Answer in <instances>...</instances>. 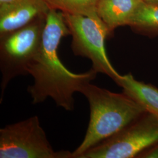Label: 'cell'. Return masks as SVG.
<instances>
[{"label": "cell", "mask_w": 158, "mask_h": 158, "mask_svg": "<svg viewBox=\"0 0 158 158\" xmlns=\"http://www.w3.org/2000/svg\"><path fill=\"white\" fill-rule=\"evenodd\" d=\"M138 158H158V142L144 151Z\"/></svg>", "instance_id": "7c38bea8"}, {"label": "cell", "mask_w": 158, "mask_h": 158, "mask_svg": "<svg viewBox=\"0 0 158 158\" xmlns=\"http://www.w3.org/2000/svg\"><path fill=\"white\" fill-rule=\"evenodd\" d=\"M80 93L88 100L90 114L84 139L72 152L73 158H80L86 151L114 135L147 112L124 93H114L90 82L84 85Z\"/></svg>", "instance_id": "7a4b0ae2"}, {"label": "cell", "mask_w": 158, "mask_h": 158, "mask_svg": "<svg viewBox=\"0 0 158 158\" xmlns=\"http://www.w3.org/2000/svg\"><path fill=\"white\" fill-rule=\"evenodd\" d=\"M158 142V118L145 112L79 158H138Z\"/></svg>", "instance_id": "277c9868"}, {"label": "cell", "mask_w": 158, "mask_h": 158, "mask_svg": "<svg viewBox=\"0 0 158 158\" xmlns=\"http://www.w3.org/2000/svg\"><path fill=\"white\" fill-rule=\"evenodd\" d=\"M128 25L148 34L158 33V5L142 2L130 19Z\"/></svg>", "instance_id": "30bf717a"}, {"label": "cell", "mask_w": 158, "mask_h": 158, "mask_svg": "<svg viewBox=\"0 0 158 158\" xmlns=\"http://www.w3.org/2000/svg\"><path fill=\"white\" fill-rule=\"evenodd\" d=\"M70 34L64 13L50 8L45 21L38 51L28 68L34 83L27 91L37 104L50 97L58 107L66 111L74 108V94L91 82L97 72L91 68L83 73H75L68 70L60 60L57 50L62 38Z\"/></svg>", "instance_id": "6da1fadb"}, {"label": "cell", "mask_w": 158, "mask_h": 158, "mask_svg": "<svg viewBox=\"0 0 158 158\" xmlns=\"http://www.w3.org/2000/svg\"><path fill=\"white\" fill-rule=\"evenodd\" d=\"M1 158H73L68 151H55L37 116L0 130Z\"/></svg>", "instance_id": "5b68a950"}, {"label": "cell", "mask_w": 158, "mask_h": 158, "mask_svg": "<svg viewBox=\"0 0 158 158\" xmlns=\"http://www.w3.org/2000/svg\"><path fill=\"white\" fill-rule=\"evenodd\" d=\"M50 6L46 0H21L0 13L2 36L27 26L40 14H46Z\"/></svg>", "instance_id": "52a82bcc"}, {"label": "cell", "mask_w": 158, "mask_h": 158, "mask_svg": "<svg viewBox=\"0 0 158 158\" xmlns=\"http://www.w3.org/2000/svg\"><path fill=\"white\" fill-rule=\"evenodd\" d=\"M143 2L149 4L158 5V0H142Z\"/></svg>", "instance_id": "5bb4252c"}, {"label": "cell", "mask_w": 158, "mask_h": 158, "mask_svg": "<svg viewBox=\"0 0 158 158\" xmlns=\"http://www.w3.org/2000/svg\"><path fill=\"white\" fill-rule=\"evenodd\" d=\"M51 8L63 13L88 15L96 11L100 0H46Z\"/></svg>", "instance_id": "8fae6325"}, {"label": "cell", "mask_w": 158, "mask_h": 158, "mask_svg": "<svg viewBox=\"0 0 158 158\" xmlns=\"http://www.w3.org/2000/svg\"><path fill=\"white\" fill-rule=\"evenodd\" d=\"M142 0H100L96 11L110 33L114 29L128 25Z\"/></svg>", "instance_id": "9c48e42d"}, {"label": "cell", "mask_w": 158, "mask_h": 158, "mask_svg": "<svg viewBox=\"0 0 158 158\" xmlns=\"http://www.w3.org/2000/svg\"><path fill=\"white\" fill-rule=\"evenodd\" d=\"M123 92L158 118V89L153 85L136 80L131 73L121 75L114 81Z\"/></svg>", "instance_id": "ba28073f"}, {"label": "cell", "mask_w": 158, "mask_h": 158, "mask_svg": "<svg viewBox=\"0 0 158 158\" xmlns=\"http://www.w3.org/2000/svg\"><path fill=\"white\" fill-rule=\"evenodd\" d=\"M21 0H0V13L8 10Z\"/></svg>", "instance_id": "4fadbf2b"}, {"label": "cell", "mask_w": 158, "mask_h": 158, "mask_svg": "<svg viewBox=\"0 0 158 158\" xmlns=\"http://www.w3.org/2000/svg\"><path fill=\"white\" fill-rule=\"evenodd\" d=\"M72 36V49L77 56L90 59L92 69L115 81L121 76L108 59L105 41L110 32L97 11L88 15L64 13Z\"/></svg>", "instance_id": "3957f363"}, {"label": "cell", "mask_w": 158, "mask_h": 158, "mask_svg": "<svg viewBox=\"0 0 158 158\" xmlns=\"http://www.w3.org/2000/svg\"><path fill=\"white\" fill-rule=\"evenodd\" d=\"M44 23H31L2 36L0 60L1 102L12 79L28 75V68L40 48Z\"/></svg>", "instance_id": "8992f818"}]
</instances>
